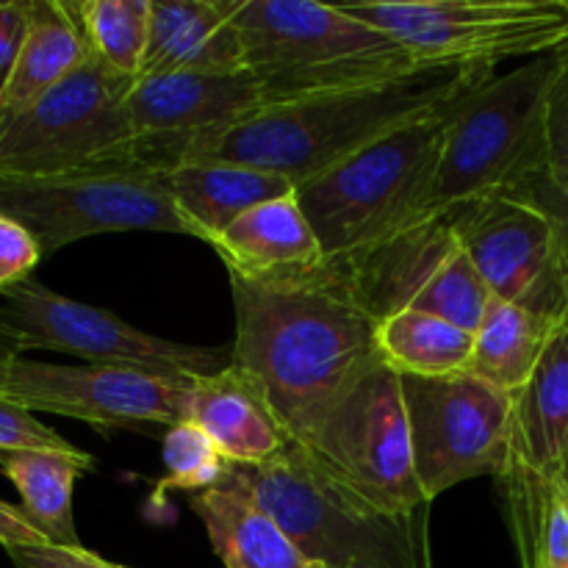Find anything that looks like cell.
<instances>
[{
  "mask_svg": "<svg viewBox=\"0 0 568 568\" xmlns=\"http://www.w3.org/2000/svg\"><path fill=\"white\" fill-rule=\"evenodd\" d=\"M11 564L17 568H128L103 560L100 555L89 552L87 547H50V544H37V547H9L6 549Z\"/></svg>",
  "mask_w": 568,
  "mask_h": 568,
  "instance_id": "836d02e7",
  "label": "cell"
},
{
  "mask_svg": "<svg viewBox=\"0 0 568 568\" xmlns=\"http://www.w3.org/2000/svg\"><path fill=\"white\" fill-rule=\"evenodd\" d=\"M560 322L494 297L475 331L469 375L514 397L541 361Z\"/></svg>",
  "mask_w": 568,
  "mask_h": 568,
  "instance_id": "484cf974",
  "label": "cell"
},
{
  "mask_svg": "<svg viewBox=\"0 0 568 568\" xmlns=\"http://www.w3.org/2000/svg\"><path fill=\"white\" fill-rule=\"evenodd\" d=\"M568 449V322L549 338L530 381L514 394V464L558 475Z\"/></svg>",
  "mask_w": 568,
  "mask_h": 568,
  "instance_id": "7402d4cb",
  "label": "cell"
},
{
  "mask_svg": "<svg viewBox=\"0 0 568 568\" xmlns=\"http://www.w3.org/2000/svg\"><path fill=\"white\" fill-rule=\"evenodd\" d=\"M488 72L494 70L425 67L394 81L266 105L225 131L189 139L166 164L186 159L227 161L275 172L300 189L388 133L438 114Z\"/></svg>",
  "mask_w": 568,
  "mask_h": 568,
  "instance_id": "7a4b0ae2",
  "label": "cell"
},
{
  "mask_svg": "<svg viewBox=\"0 0 568 568\" xmlns=\"http://www.w3.org/2000/svg\"><path fill=\"white\" fill-rule=\"evenodd\" d=\"M42 258V247L31 231L11 216L0 214V294L33 277V270Z\"/></svg>",
  "mask_w": 568,
  "mask_h": 568,
  "instance_id": "1f68e13d",
  "label": "cell"
},
{
  "mask_svg": "<svg viewBox=\"0 0 568 568\" xmlns=\"http://www.w3.org/2000/svg\"><path fill=\"white\" fill-rule=\"evenodd\" d=\"M209 247L220 255L227 277L244 283L303 281L327 264L297 192L250 209Z\"/></svg>",
  "mask_w": 568,
  "mask_h": 568,
  "instance_id": "e0dca14e",
  "label": "cell"
},
{
  "mask_svg": "<svg viewBox=\"0 0 568 568\" xmlns=\"http://www.w3.org/2000/svg\"><path fill=\"white\" fill-rule=\"evenodd\" d=\"M499 491L521 568H568V494L560 477L510 460Z\"/></svg>",
  "mask_w": 568,
  "mask_h": 568,
  "instance_id": "d4e9b609",
  "label": "cell"
},
{
  "mask_svg": "<svg viewBox=\"0 0 568 568\" xmlns=\"http://www.w3.org/2000/svg\"><path fill=\"white\" fill-rule=\"evenodd\" d=\"M331 264L375 325L403 311H425L475 333L494 300L455 239L447 211Z\"/></svg>",
  "mask_w": 568,
  "mask_h": 568,
  "instance_id": "30bf717a",
  "label": "cell"
},
{
  "mask_svg": "<svg viewBox=\"0 0 568 568\" xmlns=\"http://www.w3.org/2000/svg\"><path fill=\"white\" fill-rule=\"evenodd\" d=\"M31 26V0H9L0 3V92L9 81L14 61Z\"/></svg>",
  "mask_w": 568,
  "mask_h": 568,
  "instance_id": "e575fe53",
  "label": "cell"
},
{
  "mask_svg": "<svg viewBox=\"0 0 568 568\" xmlns=\"http://www.w3.org/2000/svg\"><path fill=\"white\" fill-rule=\"evenodd\" d=\"M87 48L116 75L136 81L150 39L153 0H83L70 3Z\"/></svg>",
  "mask_w": 568,
  "mask_h": 568,
  "instance_id": "83f0119b",
  "label": "cell"
},
{
  "mask_svg": "<svg viewBox=\"0 0 568 568\" xmlns=\"http://www.w3.org/2000/svg\"><path fill=\"white\" fill-rule=\"evenodd\" d=\"M131 78L94 59L0 125V175L44 178L105 164H139L125 111ZM144 166V164H142Z\"/></svg>",
  "mask_w": 568,
  "mask_h": 568,
  "instance_id": "ba28073f",
  "label": "cell"
},
{
  "mask_svg": "<svg viewBox=\"0 0 568 568\" xmlns=\"http://www.w3.org/2000/svg\"><path fill=\"white\" fill-rule=\"evenodd\" d=\"M261 83L244 72H166L136 78L125 98L136 161L161 170L189 139L225 131L266 109Z\"/></svg>",
  "mask_w": 568,
  "mask_h": 568,
  "instance_id": "2e32d148",
  "label": "cell"
},
{
  "mask_svg": "<svg viewBox=\"0 0 568 568\" xmlns=\"http://www.w3.org/2000/svg\"><path fill=\"white\" fill-rule=\"evenodd\" d=\"M547 136L549 166L568 172V39L558 48L552 83L547 94Z\"/></svg>",
  "mask_w": 568,
  "mask_h": 568,
  "instance_id": "d6a6232c",
  "label": "cell"
},
{
  "mask_svg": "<svg viewBox=\"0 0 568 568\" xmlns=\"http://www.w3.org/2000/svg\"><path fill=\"white\" fill-rule=\"evenodd\" d=\"M508 194L525 200V203H530L532 209H538L547 216L555 236V250H558L560 272H564L568 288V172H558L547 166V170L527 178L521 186H516Z\"/></svg>",
  "mask_w": 568,
  "mask_h": 568,
  "instance_id": "f546056e",
  "label": "cell"
},
{
  "mask_svg": "<svg viewBox=\"0 0 568 568\" xmlns=\"http://www.w3.org/2000/svg\"><path fill=\"white\" fill-rule=\"evenodd\" d=\"M244 50V70L266 103H292L369 87L425 70L397 39L314 0H227Z\"/></svg>",
  "mask_w": 568,
  "mask_h": 568,
  "instance_id": "3957f363",
  "label": "cell"
},
{
  "mask_svg": "<svg viewBox=\"0 0 568 568\" xmlns=\"http://www.w3.org/2000/svg\"><path fill=\"white\" fill-rule=\"evenodd\" d=\"M186 422L197 425L233 466H261L294 444L258 383L236 364L189 386Z\"/></svg>",
  "mask_w": 568,
  "mask_h": 568,
  "instance_id": "ac0fdd59",
  "label": "cell"
},
{
  "mask_svg": "<svg viewBox=\"0 0 568 568\" xmlns=\"http://www.w3.org/2000/svg\"><path fill=\"white\" fill-rule=\"evenodd\" d=\"M416 477L427 503L514 460V397L480 377H403Z\"/></svg>",
  "mask_w": 568,
  "mask_h": 568,
  "instance_id": "7c38bea8",
  "label": "cell"
},
{
  "mask_svg": "<svg viewBox=\"0 0 568 568\" xmlns=\"http://www.w3.org/2000/svg\"><path fill=\"white\" fill-rule=\"evenodd\" d=\"M161 460H164V477L155 491V503H161L164 491H189L192 497L209 491L225 480L233 466L192 422H181L164 433Z\"/></svg>",
  "mask_w": 568,
  "mask_h": 568,
  "instance_id": "f1b7e54d",
  "label": "cell"
},
{
  "mask_svg": "<svg viewBox=\"0 0 568 568\" xmlns=\"http://www.w3.org/2000/svg\"><path fill=\"white\" fill-rule=\"evenodd\" d=\"M37 544H48L26 519H22L20 508L9 503H0V547H37Z\"/></svg>",
  "mask_w": 568,
  "mask_h": 568,
  "instance_id": "d590c367",
  "label": "cell"
},
{
  "mask_svg": "<svg viewBox=\"0 0 568 568\" xmlns=\"http://www.w3.org/2000/svg\"><path fill=\"white\" fill-rule=\"evenodd\" d=\"M26 355V347H22L20 336H17L14 327L0 316V381L9 375L11 366Z\"/></svg>",
  "mask_w": 568,
  "mask_h": 568,
  "instance_id": "8d00e7d4",
  "label": "cell"
},
{
  "mask_svg": "<svg viewBox=\"0 0 568 568\" xmlns=\"http://www.w3.org/2000/svg\"><path fill=\"white\" fill-rule=\"evenodd\" d=\"M0 449H61L72 453L75 444L37 419V414L20 408L0 394Z\"/></svg>",
  "mask_w": 568,
  "mask_h": 568,
  "instance_id": "4dcf8cb0",
  "label": "cell"
},
{
  "mask_svg": "<svg viewBox=\"0 0 568 568\" xmlns=\"http://www.w3.org/2000/svg\"><path fill=\"white\" fill-rule=\"evenodd\" d=\"M458 244L488 292L564 322L568 288L547 216L514 194H486L447 209Z\"/></svg>",
  "mask_w": 568,
  "mask_h": 568,
  "instance_id": "5bb4252c",
  "label": "cell"
},
{
  "mask_svg": "<svg viewBox=\"0 0 568 568\" xmlns=\"http://www.w3.org/2000/svg\"><path fill=\"white\" fill-rule=\"evenodd\" d=\"M558 477H560V483H564V491L568 494V449H566V455H564V464H560Z\"/></svg>",
  "mask_w": 568,
  "mask_h": 568,
  "instance_id": "74e56055",
  "label": "cell"
},
{
  "mask_svg": "<svg viewBox=\"0 0 568 568\" xmlns=\"http://www.w3.org/2000/svg\"><path fill=\"white\" fill-rule=\"evenodd\" d=\"M442 133L444 109L388 133L297 189L300 205L327 261L364 253L372 244L442 214Z\"/></svg>",
  "mask_w": 568,
  "mask_h": 568,
  "instance_id": "5b68a950",
  "label": "cell"
},
{
  "mask_svg": "<svg viewBox=\"0 0 568 568\" xmlns=\"http://www.w3.org/2000/svg\"><path fill=\"white\" fill-rule=\"evenodd\" d=\"M192 383H175L122 366H64L20 358L0 381V394L31 414H53L94 427L153 430L186 422Z\"/></svg>",
  "mask_w": 568,
  "mask_h": 568,
  "instance_id": "9a60e30c",
  "label": "cell"
},
{
  "mask_svg": "<svg viewBox=\"0 0 568 568\" xmlns=\"http://www.w3.org/2000/svg\"><path fill=\"white\" fill-rule=\"evenodd\" d=\"M305 449L386 514L416 516L430 505L416 477L403 377L383 361L344 394Z\"/></svg>",
  "mask_w": 568,
  "mask_h": 568,
  "instance_id": "4fadbf2b",
  "label": "cell"
},
{
  "mask_svg": "<svg viewBox=\"0 0 568 568\" xmlns=\"http://www.w3.org/2000/svg\"><path fill=\"white\" fill-rule=\"evenodd\" d=\"M159 178L178 214L186 220L192 239L203 244L214 242L255 205L297 192L292 181L275 172L227 161H172L161 166Z\"/></svg>",
  "mask_w": 568,
  "mask_h": 568,
  "instance_id": "d6986e66",
  "label": "cell"
},
{
  "mask_svg": "<svg viewBox=\"0 0 568 568\" xmlns=\"http://www.w3.org/2000/svg\"><path fill=\"white\" fill-rule=\"evenodd\" d=\"M89 59L87 39L61 0H31V26L14 61L9 81L0 92V125L37 103L44 92L64 81Z\"/></svg>",
  "mask_w": 568,
  "mask_h": 568,
  "instance_id": "cb8c5ba5",
  "label": "cell"
},
{
  "mask_svg": "<svg viewBox=\"0 0 568 568\" xmlns=\"http://www.w3.org/2000/svg\"><path fill=\"white\" fill-rule=\"evenodd\" d=\"M227 477L325 568H430L427 510L394 516L375 508L300 444L261 466H231Z\"/></svg>",
  "mask_w": 568,
  "mask_h": 568,
  "instance_id": "277c9868",
  "label": "cell"
},
{
  "mask_svg": "<svg viewBox=\"0 0 568 568\" xmlns=\"http://www.w3.org/2000/svg\"><path fill=\"white\" fill-rule=\"evenodd\" d=\"M0 316L22 347L75 355L87 364L150 372L175 383L220 375L233 364V347H194L128 325L105 308L55 294L37 277L0 294Z\"/></svg>",
  "mask_w": 568,
  "mask_h": 568,
  "instance_id": "8fae6325",
  "label": "cell"
},
{
  "mask_svg": "<svg viewBox=\"0 0 568 568\" xmlns=\"http://www.w3.org/2000/svg\"><path fill=\"white\" fill-rule=\"evenodd\" d=\"M377 358L399 377H449L469 372L475 333L425 314L403 311L375 325Z\"/></svg>",
  "mask_w": 568,
  "mask_h": 568,
  "instance_id": "4316f807",
  "label": "cell"
},
{
  "mask_svg": "<svg viewBox=\"0 0 568 568\" xmlns=\"http://www.w3.org/2000/svg\"><path fill=\"white\" fill-rule=\"evenodd\" d=\"M166 72H244L227 0H153L139 78Z\"/></svg>",
  "mask_w": 568,
  "mask_h": 568,
  "instance_id": "ffe728a7",
  "label": "cell"
},
{
  "mask_svg": "<svg viewBox=\"0 0 568 568\" xmlns=\"http://www.w3.org/2000/svg\"><path fill=\"white\" fill-rule=\"evenodd\" d=\"M566 322H568V316H566Z\"/></svg>",
  "mask_w": 568,
  "mask_h": 568,
  "instance_id": "f35d334b",
  "label": "cell"
},
{
  "mask_svg": "<svg viewBox=\"0 0 568 568\" xmlns=\"http://www.w3.org/2000/svg\"><path fill=\"white\" fill-rule=\"evenodd\" d=\"M231 294L233 364L258 383L288 438L311 447L344 394L381 361L375 320L331 261L303 281L231 277Z\"/></svg>",
  "mask_w": 568,
  "mask_h": 568,
  "instance_id": "6da1fadb",
  "label": "cell"
},
{
  "mask_svg": "<svg viewBox=\"0 0 568 568\" xmlns=\"http://www.w3.org/2000/svg\"><path fill=\"white\" fill-rule=\"evenodd\" d=\"M0 471L20 494V514L50 547H83L75 530L72 494L78 477L94 471L83 449H0Z\"/></svg>",
  "mask_w": 568,
  "mask_h": 568,
  "instance_id": "603a6c76",
  "label": "cell"
},
{
  "mask_svg": "<svg viewBox=\"0 0 568 568\" xmlns=\"http://www.w3.org/2000/svg\"><path fill=\"white\" fill-rule=\"evenodd\" d=\"M192 510L225 568H325L300 552L283 527L231 477L194 494Z\"/></svg>",
  "mask_w": 568,
  "mask_h": 568,
  "instance_id": "44dd1931",
  "label": "cell"
},
{
  "mask_svg": "<svg viewBox=\"0 0 568 568\" xmlns=\"http://www.w3.org/2000/svg\"><path fill=\"white\" fill-rule=\"evenodd\" d=\"M558 50L488 72L444 109L438 209L508 194L549 166L547 94Z\"/></svg>",
  "mask_w": 568,
  "mask_h": 568,
  "instance_id": "8992f818",
  "label": "cell"
},
{
  "mask_svg": "<svg viewBox=\"0 0 568 568\" xmlns=\"http://www.w3.org/2000/svg\"><path fill=\"white\" fill-rule=\"evenodd\" d=\"M347 14L397 39L419 64L536 59L568 39V0H347Z\"/></svg>",
  "mask_w": 568,
  "mask_h": 568,
  "instance_id": "52a82bcc",
  "label": "cell"
},
{
  "mask_svg": "<svg viewBox=\"0 0 568 568\" xmlns=\"http://www.w3.org/2000/svg\"><path fill=\"white\" fill-rule=\"evenodd\" d=\"M0 214L28 227L42 255L100 233L159 231L192 236L159 170L142 164H105L44 178L0 175Z\"/></svg>",
  "mask_w": 568,
  "mask_h": 568,
  "instance_id": "9c48e42d",
  "label": "cell"
}]
</instances>
